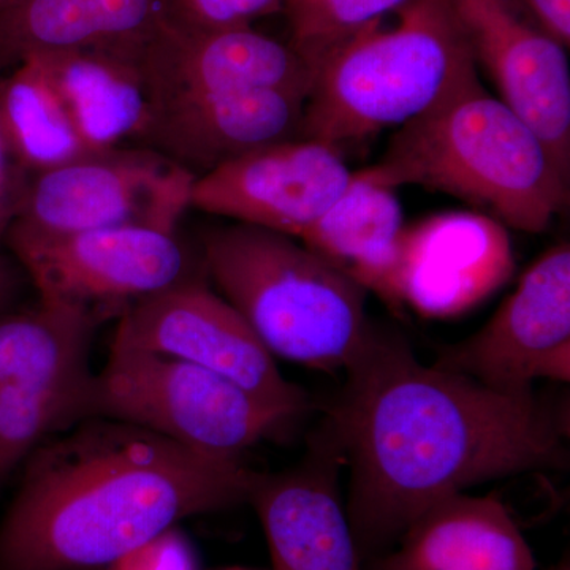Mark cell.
Returning a JSON list of instances; mask_svg holds the SVG:
<instances>
[{
    "mask_svg": "<svg viewBox=\"0 0 570 570\" xmlns=\"http://www.w3.org/2000/svg\"><path fill=\"white\" fill-rule=\"evenodd\" d=\"M346 373L326 436L351 471L344 505L362 560L392 549L441 499L568 461L561 419L534 390L498 392L422 365L384 330Z\"/></svg>",
    "mask_w": 570,
    "mask_h": 570,
    "instance_id": "obj_1",
    "label": "cell"
},
{
    "mask_svg": "<svg viewBox=\"0 0 570 570\" xmlns=\"http://www.w3.org/2000/svg\"><path fill=\"white\" fill-rule=\"evenodd\" d=\"M257 472L92 417L40 445L0 521V570H105L181 520L249 502Z\"/></svg>",
    "mask_w": 570,
    "mask_h": 570,
    "instance_id": "obj_2",
    "label": "cell"
},
{
    "mask_svg": "<svg viewBox=\"0 0 570 570\" xmlns=\"http://www.w3.org/2000/svg\"><path fill=\"white\" fill-rule=\"evenodd\" d=\"M363 174L395 190L422 186L452 195L528 234L546 232L569 204L568 176L539 135L487 91L479 69L396 129Z\"/></svg>",
    "mask_w": 570,
    "mask_h": 570,
    "instance_id": "obj_3",
    "label": "cell"
},
{
    "mask_svg": "<svg viewBox=\"0 0 570 570\" xmlns=\"http://www.w3.org/2000/svg\"><path fill=\"white\" fill-rule=\"evenodd\" d=\"M204 261L275 358L346 371L376 332L365 288L291 236L236 223L206 236Z\"/></svg>",
    "mask_w": 570,
    "mask_h": 570,
    "instance_id": "obj_4",
    "label": "cell"
},
{
    "mask_svg": "<svg viewBox=\"0 0 570 570\" xmlns=\"http://www.w3.org/2000/svg\"><path fill=\"white\" fill-rule=\"evenodd\" d=\"M337 47L317 69L302 138L343 151L423 115L478 69L449 0H412Z\"/></svg>",
    "mask_w": 570,
    "mask_h": 570,
    "instance_id": "obj_5",
    "label": "cell"
},
{
    "mask_svg": "<svg viewBox=\"0 0 570 570\" xmlns=\"http://www.w3.org/2000/svg\"><path fill=\"white\" fill-rule=\"evenodd\" d=\"M119 420L202 455L239 461L291 417L213 371L174 356L111 347L94 374L88 419Z\"/></svg>",
    "mask_w": 570,
    "mask_h": 570,
    "instance_id": "obj_6",
    "label": "cell"
},
{
    "mask_svg": "<svg viewBox=\"0 0 570 570\" xmlns=\"http://www.w3.org/2000/svg\"><path fill=\"white\" fill-rule=\"evenodd\" d=\"M9 245L31 277L40 302L91 316L121 317L148 296L189 276L178 236L148 227L36 234L7 228Z\"/></svg>",
    "mask_w": 570,
    "mask_h": 570,
    "instance_id": "obj_7",
    "label": "cell"
},
{
    "mask_svg": "<svg viewBox=\"0 0 570 570\" xmlns=\"http://www.w3.org/2000/svg\"><path fill=\"white\" fill-rule=\"evenodd\" d=\"M197 176L154 149H111L37 174L9 227L36 234L148 227L175 234Z\"/></svg>",
    "mask_w": 570,
    "mask_h": 570,
    "instance_id": "obj_8",
    "label": "cell"
},
{
    "mask_svg": "<svg viewBox=\"0 0 570 570\" xmlns=\"http://www.w3.org/2000/svg\"><path fill=\"white\" fill-rule=\"evenodd\" d=\"M111 347L184 360L219 374L296 417L306 393L281 374L275 356L223 295L187 277L119 317Z\"/></svg>",
    "mask_w": 570,
    "mask_h": 570,
    "instance_id": "obj_9",
    "label": "cell"
},
{
    "mask_svg": "<svg viewBox=\"0 0 570 570\" xmlns=\"http://www.w3.org/2000/svg\"><path fill=\"white\" fill-rule=\"evenodd\" d=\"M434 366L498 392L528 393L539 379L570 381V247H551L474 335L442 348Z\"/></svg>",
    "mask_w": 570,
    "mask_h": 570,
    "instance_id": "obj_10",
    "label": "cell"
},
{
    "mask_svg": "<svg viewBox=\"0 0 570 570\" xmlns=\"http://www.w3.org/2000/svg\"><path fill=\"white\" fill-rule=\"evenodd\" d=\"M508 228L479 212H449L404 225L382 302L423 318L474 309L513 275Z\"/></svg>",
    "mask_w": 570,
    "mask_h": 570,
    "instance_id": "obj_11",
    "label": "cell"
},
{
    "mask_svg": "<svg viewBox=\"0 0 570 570\" xmlns=\"http://www.w3.org/2000/svg\"><path fill=\"white\" fill-rule=\"evenodd\" d=\"M352 176L337 149L295 138L197 176L190 208L298 239L335 204Z\"/></svg>",
    "mask_w": 570,
    "mask_h": 570,
    "instance_id": "obj_12",
    "label": "cell"
},
{
    "mask_svg": "<svg viewBox=\"0 0 570 570\" xmlns=\"http://www.w3.org/2000/svg\"><path fill=\"white\" fill-rule=\"evenodd\" d=\"M466 32L478 69L499 99L539 135L570 176L568 50L532 24L510 0H449Z\"/></svg>",
    "mask_w": 570,
    "mask_h": 570,
    "instance_id": "obj_13",
    "label": "cell"
},
{
    "mask_svg": "<svg viewBox=\"0 0 570 570\" xmlns=\"http://www.w3.org/2000/svg\"><path fill=\"white\" fill-rule=\"evenodd\" d=\"M151 94L153 116L164 108L243 89H277L309 97L313 67L291 43L255 31L253 26L197 29L171 18L141 59ZM151 116V121H153Z\"/></svg>",
    "mask_w": 570,
    "mask_h": 570,
    "instance_id": "obj_14",
    "label": "cell"
},
{
    "mask_svg": "<svg viewBox=\"0 0 570 570\" xmlns=\"http://www.w3.org/2000/svg\"><path fill=\"white\" fill-rule=\"evenodd\" d=\"M340 453L328 436L302 466L255 475L249 504L261 520L272 570H363L337 493Z\"/></svg>",
    "mask_w": 570,
    "mask_h": 570,
    "instance_id": "obj_15",
    "label": "cell"
},
{
    "mask_svg": "<svg viewBox=\"0 0 570 570\" xmlns=\"http://www.w3.org/2000/svg\"><path fill=\"white\" fill-rule=\"evenodd\" d=\"M307 97L277 89L208 94L153 116L145 148L195 176L275 145L302 138Z\"/></svg>",
    "mask_w": 570,
    "mask_h": 570,
    "instance_id": "obj_16",
    "label": "cell"
},
{
    "mask_svg": "<svg viewBox=\"0 0 570 570\" xmlns=\"http://www.w3.org/2000/svg\"><path fill=\"white\" fill-rule=\"evenodd\" d=\"M171 18L174 0H22L0 14V75L45 52L142 56Z\"/></svg>",
    "mask_w": 570,
    "mask_h": 570,
    "instance_id": "obj_17",
    "label": "cell"
},
{
    "mask_svg": "<svg viewBox=\"0 0 570 570\" xmlns=\"http://www.w3.org/2000/svg\"><path fill=\"white\" fill-rule=\"evenodd\" d=\"M367 570H535V560L501 499L463 491L420 513Z\"/></svg>",
    "mask_w": 570,
    "mask_h": 570,
    "instance_id": "obj_18",
    "label": "cell"
},
{
    "mask_svg": "<svg viewBox=\"0 0 570 570\" xmlns=\"http://www.w3.org/2000/svg\"><path fill=\"white\" fill-rule=\"evenodd\" d=\"M33 58L47 70L89 153L145 148L153 105L142 56L82 50Z\"/></svg>",
    "mask_w": 570,
    "mask_h": 570,
    "instance_id": "obj_19",
    "label": "cell"
},
{
    "mask_svg": "<svg viewBox=\"0 0 570 570\" xmlns=\"http://www.w3.org/2000/svg\"><path fill=\"white\" fill-rule=\"evenodd\" d=\"M97 325L81 311L41 302L28 313L0 317V385L77 397L88 414Z\"/></svg>",
    "mask_w": 570,
    "mask_h": 570,
    "instance_id": "obj_20",
    "label": "cell"
},
{
    "mask_svg": "<svg viewBox=\"0 0 570 570\" xmlns=\"http://www.w3.org/2000/svg\"><path fill=\"white\" fill-rule=\"evenodd\" d=\"M404 225L396 190L360 170L298 242L381 298Z\"/></svg>",
    "mask_w": 570,
    "mask_h": 570,
    "instance_id": "obj_21",
    "label": "cell"
},
{
    "mask_svg": "<svg viewBox=\"0 0 570 570\" xmlns=\"http://www.w3.org/2000/svg\"><path fill=\"white\" fill-rule=\"evenodd\" d=\"M0 124L24 171L43 174L92 154L33 56L0 75Z\"/></svg>",
    "mask_w": 570,
    "mask_h": 570,
    "instance_id": "obj_22",
    "label": "cell"
},
{
    "mask_svg": "<svg viewBox=\"0 0 570 570\" xmlns=\"http://www.w3.org/2000/svg\"><path fill=\"white\" fill-rule=\"evenodd\" d=\"M409 2L412 0H281V11L291 29L288 43L317 73L337 47Z\"/></svg>",
    "mask_w": 570,
    "mask_h": 570,
    "instance_id": "obj_23",
    "label": "cell"
},
{
    "mask_svg": "<svg viewBox=\"0 0 570 570\" xmlns=\"http://www.w3.org/2000/svg\"><path fill=\"white\" fill-rule=\"evenodd\" d=\"M85 401L0 385V482L56 431L86 420Z\"/></svg>",
    "mask_w": 570,
    "mask_h": 570,
    "instance_id": "obj_24",
    "label": "cell"
},
{
    "mask_svg": "<svg viewBox=\"0 0 570 570\" xmlns=\"http://www.w3.org/2000/svg\"><path fill=\"white\" fill-rule=\"evenodd\" d=\"M174 11L190 28H245L281 11V0H174Z\"/></svg>",
    "mask_w": 570,
    "mask_h": 570,
    "instance_id": "obj_25",
    "label": "cell"
},
{
    "mask_svg": "<svg viewBox=\"0 0 570 570\" xmlns=\"http://www.w3.org/2000/svg\"><path fill=\"white\" fill-rule=\"evenodd\" d=\"M105 570H198L193 543L178 528L146 540Z\"/></svg>",
    "mask_w": 570,
    "mask_h": 570,
    "instance_id": "obj_26",
    "label": "cell"
},
{
    "mask_svg": "<svg viewBox=\"0 0 570 570\" xmlns=\"http://www.w3.org/2000/svg\"><path fill=\"white\" fill-rule=\"evenodd\" d=\"M540 31L570 47V0H510Z\"/></svg>",
    "mask_w": 570,
    "mask_h": 570,
    "instance_id": "obj_27",
    "label": "cell"
},
{
    "mask_svg": "<svg viewBox=\"0 0 570 570\" xmlns=\"http://www.w3.org/2000/svg\"><path fill=\"white\" fill-rule=\"evenodd\" d=\"M20 171L24 170L14 159L2 124H0V235L9 228L13 220L26 189L21 179L18 178Z\"/></svg>",
    "mask_w": 570,
    "mask_h": 570,
    "instance_id": "obj_28",
    "label": "cell"
},
{
    "mask_svg": "<svg viewBox=\"0 0 570 570\" xmlns=\"http://www.w3.org/2000/svg\"><path fill=\"white\" fill-rule=\"evenodd\" d=\"M14 292H17V275L13 266L0 255V313L9 305Z\"/></svg>",
    "mask_w": 570,
    "mask_h": 570,
    "instance_id": "obj_29",
    "label": "cell"
},
{
    "mask_svg": "<svg viewBox=\"0 0 570 570\" xmlns=\"http://www.w3.org/2000/svg\"><path fill=\"white\" fill-rule=\"evenodd\" d=\"M21 2L22 0H0V14L14 9V7L20 6Z\"/></svg>",
    "mask_w": 570,
    "mask_h": 570,
    "instance_id": "obj_30",
    "label": "cell"
},
{
    "mask_svg": "<svg viewBox=\"0 0 570 570\" xmlns=\"http://www.w3.org/2000/svg\"><path fill=\"white\" fill-rule=\"evenodd\" d=\"M553 570H570V561L568 554L557 566H554Z\"/></svg>",
    "mask_w": 570,
    "mask_h": 570,
    "instance_id": "obj_31",
    "label": "cell"
},
{
    "mask_svg": "<svg viewBox=\"0 0 570 570\" xmlns=\"http://www.w3.org/2000/svg\"><path fill=\"white\" fill-rule=\"evenodd\" d=\"M220 570H258V569H247V568H228V569H220Z\"/></svg>",
    "mask_w": 570,
    "mask_h": 570,
    "instance_id": "obj_32",
    "label": "cell"
}]
</instances>
